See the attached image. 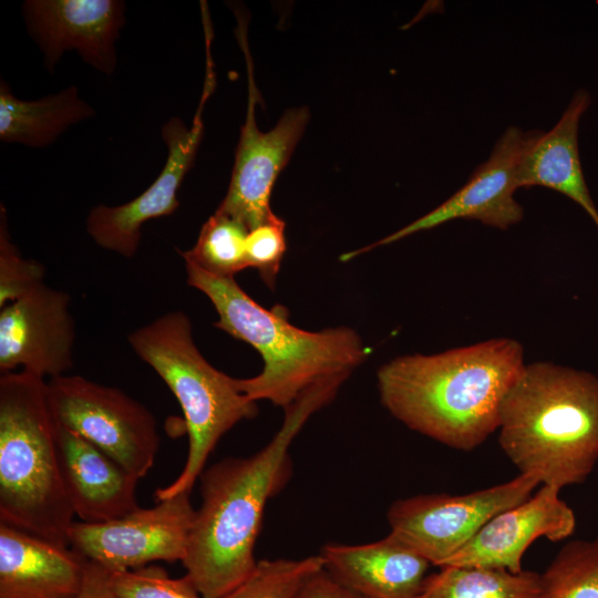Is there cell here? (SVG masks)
Masks as SVG:
<instances>
[{
	"label": "cell",
	"mask_w": 598,
	"mask_h": 598,
	"mask_svg": "<svg viewBox=\"0 0 598 598\" xmlns=\"http://www.w3.org/2000/svg\"><path fill=\"white\" fill-rule=\"evenodd\" d=\"M590 104V95L578 90L548 132L525 134L516 168L517 187L544 186L577 203L598 228V210L589 194L578 150L579 122Z\"/></svg>",
	"instance_id": "d6986e66"
},
{
	"label": "cell",
	"mask_w": 598,
	"mask_h": 598,
	"mask_svg": "<svg viewBox=\"0 0 598 598\" xmlns=\"http://www.w3.org/2000/svg\"><path fill=\"white\" fill-rule=\"evenodd\" d=\"M84 568L69 546L0 522V598H75Z\"/></svg>",
	"instance_id": "e0dca14e"
},
{
	"label": "cell",
	"mask_w": 598,
	"mask_h": 598,
	"mask_svg": "<svg viewBox=\"0 0 598 598\" xmlns=\"http://www.w3.org/2000/svg\"><path fill=\"white\" fill-rule=\"evenodd\" d=\"M56 445L64 487L81 522L105 523L140 507L138 478L109 455L58 423Z\"/></svg>",
	"instance_id": "2e32d148"
},
{
	"label": "cell",
	"mask_w": 598,
	"mask_h": 598,
	"mask_svg": "<svg viewBox=\"0 0 598 598\" xmlns=\"http://www.w3.org/2000/svg\"><path fill=\"white\" fill-rule=\"evenodd\" d=\"M497 431L519 474L559 489L584 483L598 462V378L526 363L502 403Z\"/></svg>",
	"instance_id": "3957f363"
},
{
	"label": "cell",
	"mask_w": 598,
	"mask_h": 598,
	"mask_svg": "<svg viewBox=\"0 0 598 598\" xmlns=\"http://www.w3.org/2000/svg\"><path fill=\"white\" fill-rule=\"evenodd\" d=\"M523 346L496 338L378 370L383 406L409 429L470 452L498 430L502 403L525 367Z\"/></svg>",
	"instance_id": "7a4b0ae2"
},
{
	"label": "cell",
	"mask_w": 598,
	"mask_h": 598,
	"mask_svg": "<svg viewBox=\"0 0 598 598\" xmlns=\"http://www.w3.org/2000/svg\"><path fill=\"white\" fill-rule=\"evenodd\" d=\"M74 512L62 480L48 382L28 371L0 378V522L69 546Z\"/></svg>",
	"instance_id": "5b68a950"
},
{
	"label": "cell",
	"mask_w": 598,
	"mask_h": 598,
	"mask_svg": "<svg viewBox=\"0 0 598 598\" xmlns=\"http://www.w3.org/2000/svg\"><path fill=\"white\" fill-rule=\"evenodd\" d=\"M427 575L419 598H539L540 574L443 566Z\"/></svg>",
	"instance_id": "44dd1931"
},
{
	"label": "cell",
	"mask_w": 598,
	"mask_h": 598,
	"mask_svg": "<svg viewBox=\"0 0 598 598\" xmlns=\"http://www.w3.org/2000/svg\"><path fill=\"white\" fill-rule=\"evenodd\" d=\"M524 140L525 133L518 127H508L496 142L488 159L476 167L466 184L450 198L409 225L372 245L343 254L340 259L348 261L373 248L455 219H474L499 229L518 224L524 210L514 193L518 189L516 168Z\"/></svg>",
	"instance_id": "4fadbf2b"
},
{
	"label": "cell",
	"mask_w": 598,
	"mask_h": 598,
	"mask_svg": "<svg viewBox=\"0 0 598 598\" xmlns=\"http://www.w3.org/2000/svg\"><path fill=\"white\" fill-rule=\"evenodd\" d=\"M245 22L238 17V41L246 56L248 72L247 114L228 190L216 212L241 221L251 230L274 214L270 208L274 184L308 124L309 111L306 106L288 110L270 131L261 132L258 128L255 109L259 92L254 80Z\"/></svg>",
	"instance_id": "9c48e42d"
},
{
	"label": "cell",
	"mask_w": 598,
	"mask_h": 598,
	"mask_svg": "<svg viewBox=\"0 0 598 598\" xmlns=\"http://www.w3.org/2000/svg\"><path fill=\"white\" fill-rule=\"evenodd\" d=\"M285 251V223L277 215L272 214L265 223L249 230L246 240L247 265L259 270L269 288L275 287Z\"/></svg>",
	"instance_id": "4316f807"
},
{
	"label": "cell",
	"mask_w": 598,
	"mask_h": 598,
	"mask_svg": "<svg viewBox=\"0 0 598 598\" xmlns=\"http://www.w3.org/2000/svg\"><path fill=\"white\" fill-rule=\"evenodd\" d=\"M248 233L249 229L241 221L215 212L202 226L194 247L182 251L181 256L212 275L235 277L248 267Z\"/></svg>",
	"instance_id": "603a6c76"
},
{
	"label": "cell",
	"mask_w": 598,
	"mask_h": 598,
	"mask_svg": "<svg viewBox=\"0 0 598 598\" xmlns=\"http://www.w3.org/2000/svg\"><path fill=\"white\" fill-rule=\"evenodd\" d=\"M539 482L530 475L480 491L421 494L395 501L388 509L390 534L431 565L442 567L498 513L527 501Z\"/></svg>",
	"instance_id": "ba28073f"
},
{
	"label": "cell",
	"mask_w": 598,
	"mask_h": 598,
	"mask_svg": "<svg viewBox=\"0 0 598 598\" xmlns=\"http://www.w3.org/2000/svg\"><path fill=\"white\" fill-rule=\"evenodd\" d=\"M323 567L321 555L258 560L250 575L221 598H296L306 581Z\"/></svg>",
	"instance_id": "cb8c5ba5"
},
{
	"label": "cell",
	"mask_w": 598,
	"mask_h": 598,
	"mask_svg": "<svg viewBox=\"0 0 598 598\" xmlns=\"http://www.w3.org/2000/svg\"><path fill=\"white\" fill-rule=\"evenodd\" d=\"M127 340L177 399L188 434L181 474L154 493L161 502L190 492L220 437L241 420L254 417L258 409L238 390L236 378L217 370L203 357L185 312L164 313L131 332Z\"/></svg>",
	"instance_id": "8992f818"
},
{
	"label": "cell",
	"mask_w": 598,
	"mask_h": 598,
	"mask_svg": "<svg viewBox=\"0 0 598 598\" xmlns=\"http://www.w3.org/2000/svg\"><path fill=\"white\" fill-rule=\"evenodd\" d=\"M44 266L25 259L10 241L6 212L1 208L0 226V307L23 297L43 283Z\"/></svg>",
	"instance_id": "484cf974"
},
{
	"label": "cell",
	"mask_w": 598,
	"mask_h": 598,
	"mask_svg": "<svg viewBox=\"0 0 598 598\" xmlns=\"http://www.w3.org/2000/svg\"><path fill=\"white\" fill-rule=\"evenodd\" d=\"M296 598H359L336 580L324 567L313 574Z\"/></svg>",
	"instance_id": "83f0119b"
},
{
	"label": "cell",
	"mask_w": 598,
	"mask_h": 598,
	"mask_svg": "<svg viewBox=\"0 0 598 598\" xmlns=\"http://www.w3.org/2000/svg\"><path fill=\"white\" fill-rule=\"evenodd\" d=\"M324 569L359 598H419L431 565L395 536L362 545L328 544Z\"/></svg>",
	"instance_id": "ac0fdd59"
},
{
	"label": "cell",
	"mask_w": 598,
	"mask_h": 598,
	"mask_svg": "<svg viewBox=\"0 0 598 598\" xmlns=\"http://www.w3.org/2000/svg\"><path fill=\"white\" fill-rule=\"evenodd\" d=\"M110 581L118 598H203L187 575L171 578L154 565L111 571Z\"/></svg>",
	"instance_id": "d4e9b609"
},
{
	"label": "cell",
	"mask_w": 598,
	"mask_h": 598,
	"mask_svg": "<svg viewBox=\"0 0 598 598\" xmlns=\"http://www.w3.org/2000/svg\"><path fill=\"white\" fill-rule=\"evenodd\" d=\"M55 422L82 436L136 478L154 465L159 434L154 414L121 389L81 375L49 380Z\"/></svg>",
	"instance_id": "52a82bcc"
},
{
	"label": "cell",
	"mask_w": 598,
	"mask_h": 598,
	"mask_svg": "<svg viewBox=\"0 0 598 598\" xmlns=\"http://www.w3.org/2000/svg\"><path fill=\"white\" fill-rule=\"evenodd\" d=\"M206 61V80L192 126L173 117L162 128L168 155L156 179L134 199L120 206L99 205L87 215L86 230L100 247L132 258L140 246L143 224L178 208L177 192L195 161L204 133L203 110L215 87L210 53Z\"/></svg>",
	"instance_id": "8fae6325"
},
{
	"label": "cell",
	"mask_w": 598,
	"mask_h": 598,
	"mask_svg": "<svg viewBox=\"0 0 598 598\" xmlns=\"http://www.w3.org/2000/svg\"><path fill=\"white\" fill-rule=\"evenodd\" d=\"M539 598H598V536L559 549L540 574Z\"/></svg>",
	"instance_id": "7402d4cb"
},
{
	"label": "cell",
	"mask_w": 598,
	"mask_h": 598,
	"mask_svg": "<svg viewBox=\"0 0 598 598\" xmlns=\"http://www.w3.org/2000/svg\"><path fill=\"white\" fill-rule=\"evenodd\" d=\"M190 492L157 502L105 523L73 522L69 547L111 571L143 567L153 561H182L196 511Z\"/></svg>",
	"instance_id": "30bf717a"
},
{
	"label": "cell",
	"mask_w": 598,
	"mask_h": 598,
	"mask_svg": "<svg viewBox=\"0 0 598 598\" xmlns=\"http://www.w3.org/2000/svg\"><path fill=\"white\" fill-rule=\"evenodd\" d=\"M110 574L102 565L85 559L83 585L75 598H118L111 587Z\"/></svg>",
	"instance_id": "f1b7e54d"
},
{
	"label": "cell",
	"mask_w": 598,
	"mask_h": 598,
	"mask_svg": "<svg viewBox=\"0 0 598 598\" xmlns=\"http://www.w3.org/2000/svg\"><path fill=\"white\" fill-rule=\"evenodd\" d=\"M343 378L321 381L285 409L272 440L249 457H227L199 475L202 505L182 560L203 598H221L254 570L267 502L290 475L289 448L308 419L330 403Z\"/></svg>",
	"instance_id": "6da1fadb"
},
{
	"label": "cell",
	"mask_w": 598,
	"mask_h": 598,
	"mask_svg": "<svg viewBox=\"0 0 598 598\" xmlns=\"http://www.w3.org/2000/svg\"><path fill=\"white\" fill-rule=\"evenodd\" d=\"M560 489L540 485L525 502L489 519L445 565L473 566L520 573L528 547L540 537L560 542L576 528L573 508L560 498ZM442 566V567H443Z\"/></svg>",
	"instance_id": "5bb4252c"
},
{
	"label": "cell",
	"mask_w": 598,
	"mask_h": 598,
	"mask_svg": "<svg viewBox=\"0 0 598 598\" xmlns=\"http://www.w3.org/2000/svg\"><path fill=\"white\" fill-rule=\"evenodd\" d=\"M93 113L80 99L75 86L38 101H23L17 99L6 83H1L0 138L4 142L43 147L70 125Z\"/></svg>",
	"instance_id": "ffe728a7"
},
{
	"label": "cell",
	"mask_w": 598,
	"mask_h": 598,
	"mask_svg": "<svg viewBox=\"0 0 598 598\" xmlns=\"http://www.w3.org/2000/svg\"><path fill=\"white\" fill-rule=\"evenodd\" d=\"M187 282L213 303L214 326L254 347L264 365L259 374L237 379L238 390L250 401H270L283 410L307 389L332 378L348 379L365 361L369 350L348 327L307 331L289 321L282 306L266 309L236 282L185 260Z\"/></svg>",
	"instance_id": "277c9868"
},
{
	"label": "cell",
	"mask_w": 598,
	"mask_h": 598,
	"mask_svg": "<svg viewBox=\"0 0 598 598\" xmlns=\"http://www.w3.org/2000/svg\"><path fill=\"white\" fill-rule=\"evenodd\" d=\"M70 296L44 283L0 312V371L17 369L50 379L73 365L75 323Z\"/></svg>",
	"instance_id": "7c38bea8"
},
{
	"label": "cell",
	"mask_w": 598,
	"mask_h": 598,
	"mask_svg": "<svg viewBox=\"0 0 598 598\" xmlns=\"http://www.w3.org/2000/svg\"><path fill=\"white\" fill-rule=\"evenodd\" d=\"M23 10L48 69L54 68L64 51L75 49L84 61L112 73L114 43L125 21L122 1L30 0Z\"/></svg>",
	"instance_id": "9a60e30c"
}]
</instances>
